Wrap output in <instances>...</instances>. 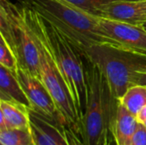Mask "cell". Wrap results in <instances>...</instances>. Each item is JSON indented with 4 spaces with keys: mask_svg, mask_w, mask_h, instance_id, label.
<instances>
[{
    "mask_svg": "<svg viewBox=\"0 0 146 145\" xmlns=\"http://www.w3.org/2000/svg\"><path fill=\"white\" fill-rule=\"evenodd\" d=\"M64 131L68 145H86L81 137L69 126H64Z\"/></svg>",
    "mask_w": 146,
    "mask_h": 145,
    "instance_id": "18",
    "label": "cell"
},
{
    "mask_svg": "<svg viewBox=\"0 0 146 145\" xmlns=\"http://www.w3.org/2000/svg\"><path fill=\"white\" fill-rule=\"evenodd\" d=\"M50 20L75 44L84 58L94 44H110L121 46L105 36L99 29L98 16L92 15L67 0H17ZM122 47V46H121Z\"/></svg>",
    "mask_w": 146,
    "mask_h": 145,
    "instance_id": "2",
    "label": "cell"
},
{
    "mask_svg": "<svg viewBox=\"0 0 146 145\" xmlns=\"http://www.w3.org/2000/svg\"><path fill=\"white\" fill-rule=\"evenodd\" d=\"M132 145H146V127L141 123H139L133 138Z\"/></svg>",
    "mask_w": 146,
    "mask_h": 145,
    "instance_id": "19",
    "label": "cell"
},
{
    "mask_svg": "<svg viewBox=\"0 0 146 145\" xmlns=\"http://www.w3.org/2000/svg\"><path fill=\"white\" fill-rule=\"evenodd\" d=\"M0 100L19 103L31 109V103L21 87L17 75L0 65Z\"/></svg>",
    "mask_w": 146,
    "mask_h": 145,
    "instance_id": "13",
    "label": "cell"
},
{
    "mask_svg": "<svg viewBox=\"0 0 146 145\" xmlns=\"http://www.w3.org/2000/svg\"><path fill=\"white\" fill-rule=\"evenodd\" d=\"M0 35L13 50L19 68L40 79V55L37 43L27 27L21 5L0 0Z\"/></svg>",
    "mask_w": 146,
    "mask_h": 145,
    "instance_id": "5",
    "label": "cell"
},
{
    "mask_svg": "<svg viewBox=\"0 0 146 145\" xmlns=\"http://www.w3.org/2000/svg\"><path fill=\"white\" fill-rule=\"evenodd\" d=\"M67 1L92 15L100 17L102 10L105 6H107L110 3L117 1H122V0H67Z\"/></svg>",
    "mask_w": 146,
    "mask_h": 145,
    "instance_id": "16",
    "label": "cell"
},
{
    "mask_svg": "<svg viewBox=\"0 0 146 145\" xmlns=\"http://www.w3.org/2000/svg\"><path fill=\"white\" fill-rule=\"evenodd\" d=\"M33 38L40 55V79L55 103L62 124L72 128L84 140L82 121L73 97L49 53L34 36Z\"/></svg>",
    "mask_w": 146,
    "mask_h": 145,
    "instance_id": "6",
    "label": "cell"
},
{
    "mask_svg": "<svg viewBox=\"0 0 146 145\" xmlns=\"http://www.w3.org/2000/svg\"><path fill=\"white\" fill-rule=\"evenodd\" d=\"M17 79L31 103V109L62 124L55 103L41 79L32 76L21 68L17 70Z\"/></svg>",
    "mask_w": 146,
    "mask_h": 145,
    "instance_id": "8",
    "label": "cell"
},
{
    "mask_svg": "<svg viewBox=\"0 0 146 145\" xmlns=\"http://www.w3.org/2000/svg\"><path fill=\"white\" fill-rule=\"evenodd\" d=\"M142 26H143V27H144V28L146 30V22L144 24V25H142Z\"/></svg>",
    "mask_w": 146,
    "mask_h": 145,
    "instance_id": "23",
    "label": "cell"
},
{
    "mask_svg": "<svg viewBox=\"0 0 146 145\" xmlns=\"http://www.w3.org/2000/svg\"><path fill=\"white\" fill-rule=\"evenodd\" d=\"M21 9L27 27L44 45L62 76L82 121L88 100L83 55L68 37L46 17L21 4Z\"/></svg>",
    "mask_w": 146,
    "mask_h": 145,
    "instance_id": "1",
    "label": "cell"
},
{
    "mask_svg": "<svg viewBox=\"0 0 146 145\" xmlns=\"http://www.w3.org/2000/svg\"><path fill=\"white\" fill-rule=\"evenodd\" d=\"M120 103L135 116L146 106V85H134L131 86L120 99Z\"/></svg>",
    "mask_w": 146,
    "mask_h": 145,
    "instance_id": "14",
    "label": "cell"
},
{
    "mask_svg": "<svg viewBox=\"0 0 146 145\" xmlns=\"http://www.w3.org/2000/svg\"><path fill=\"white\" fill-rule=\"evenodd\" d=\"M0 37V65L17 75V70L19 68L17 59L5 38L2 35Z\"/></svg>",
    "mask_w": 146,
    "mask_h": 145,
    "instance_id": "17",
    "label": "cell"
},
{
    "mask_svg": "<svg viewBox=\"0 0 146 145\" xmlns=\"http://www.w3.org/2000/svg\"><path fill=\"white\" fill-rule=\"evenodd\" d=\"M141 124H142V123H141ZM143 125H144V126H145L146 127V121H145V122H144V123H143Z\"/></svg>",
    "mask_w": 146,
    "mask_h": 145,
    "instance_id": "24",
    "label": "cell"
},
{
    "mask_svg": "<svg viewBox=\"0 0 146 145\" xmlns=\"http://www.w3.org/2000/svg\"><path fill=\"white\" fill-rule=\"evenodd\" d=\"M136 119L139 123H144L146 121V106H145L136 115Z\"/></svg>",
    "mask_w": 146,
    "mask_h": 145,
    "instance_id": "22",
    "label": "cell"
},
{
    "mask_svg": "<svg viewBox=\"0 0 146 145\" xmlns=\"http://www.w3.org/2000/svg\"><path fill=\"white\" fill-rule=\"evenodd\" d=\"M138 126L136 116L119 103L116 116L110 129L116 145H132Z\"/></svg>",
    "mask_w": 146,
    "mask_h": 145,
    "instance_id": "12",
    "label": "cell"
},
{
    "mask_svg": "<svg viewBox=\"0 0 146 145\" xmlns=\"http://www.w3.org/2000/svg\"><path fill=\"white\" fill-rule=\"evenodd\" d=\"M30 128L36 145H68L64 126L29 109Z\"/></svg>",
    "mask_w": 146,
    "mask_h": 145,
    "instance_id": "9",
    "label": "cell"
},
{
    "mask_svg": "<svg viewBox=\"0 0 146 145\" xmlns=\"http://www.w3.org/2000/svg\"><path fill=\"white\" fill-rule=\"evenodd\" d=\"M84 61L88 86L87 105L82 120L84 141L86 145H98L105 129L112 126L120 101L112 94L99 67L88 59Z\"/></svg>",
    "mask_w": 146,
    "mask_h": 145,
    "instance_id": "3",
    "label": "cell"
},
{
    "mask_svg": "<svg viewBox=\"0 0 146 145\" xmlns=\"http://www.w3.org/2000/svg\"><path fill=\"white\" fill-rule=\"evenodd\" d=\"M133 85H146V71L136 73L133 77Z\"/></svg>",
    "mask_w": 146,
    "mask_h": 145,
    "instance_id": "20",
    "label": "cell"
},
{
    "mask_svg": "<svg viewBox=\"0 0 146 145\" xmlns=\"http://www.w3.org/2000/svg\"><path fill=\"white\" fill-rule=\"evenodd\" d=\"M30 130L29 109L16 103L0 100V130Z\"/></svg>",
    "mask_w": 146,
    "mask_h": 145,
    "instance_id": "11",
    "label": "cell"
},
{
    "mask_svg": "<svg viewBox=\"0 0 146 145\" xmlns=\"http://www.w3.org/2000/svg\"><path fill=\"white\" fill-rule=\"evenodd\" d=\"M100 31L122 47L146 55V30L142 26L132 25L98 16Z\"/></svg>",
    "mask_w": 146,
    "mask_h": 145,
    "instance_id": "7",
    "label": "cell"
},
{
    "mask_svg": "<svg viewBox=\"0 0 146 145\" xmlns=\"http://www.w3.org/2000/svg\"><path fill=\"white\" fill-rule=\"evenodd\" d=\"M99 67L114 97L120 101L133 85L136 73L146 71V55L110 44L92 45L87 58Z\"/></svg>",
    "mask_w": 146,
    "mask_h": 145,
    "instance_id": "4",
    "label": "cell"
},
{
    "mask_svg": "<svg viewBox=\"0 0 146 145\" xmlns=\"http://www.w3.org/2000/svg\"><path fill=\"white\" fill-rule=\"evenodd\" d=\"M1 145H36L30 130H0Z\"/></svg>",
    "mask_w": 146,
    "mask_h": 145,
    "instance_id": "15",
    "label": "cell"
},
{
    "mask_svg": "<svg viewBox=\"0 0 146 145\" xmlns=\"http://www.w3.org/2000/svg\"><path fill=\"white\" fill-rule=\"evenodd\" d=\"M111 138H112V134H111L110 129L106 128L104 132V136H103V138H102V139H101L98 145H110Z\"/></svg>",
    "mask_w": 146,
    "mask_h": 145,
    "instance_id": "21",
    "label": "cell"
},
{
    "mask_svg": "<svg viewBox=\"0 0 146 145\" xmlns=\"http://www.w3.org/2000/svg\"><path fill=\"white\" fill-rule=\"evenodd\" d=\"M100 17L136 26L146 22V0H122L108 4Z\"/></svg>",
    "mask_w": 146,
    "mask_h": 145,
    "instance_id": "10",
    "label": "cell"
}]
</instances>
